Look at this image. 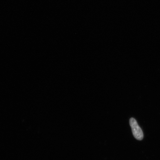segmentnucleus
I'll return each mask as SVG.
<instances>
[{"label":"nucleus","instance_id":"1","mask_svg":"<svg viewBox=\"0 0 160 160\" xmlns=\"http://www.w3.org/2000/svg\"><path fill=\"white\" fill-rule=\"evenodd\" d=\"M129 123L134 137L136 139L139 141L142 140L143 138V132L136 120L133 118H131L129 120Z\"/></svg>","mask_w":160,"mask_h":160}]
</instances>
